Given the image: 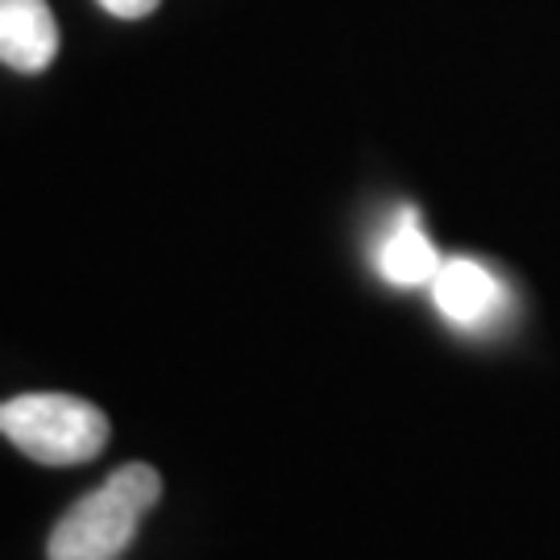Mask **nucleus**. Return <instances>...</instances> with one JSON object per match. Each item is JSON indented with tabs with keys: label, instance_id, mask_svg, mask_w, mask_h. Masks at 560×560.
<instances>
[{
	"label": "nucleus",
	"instance_id": "423d86ee",
	"mask_svg": "<svg viewBox=\"0 0 560 560\" xmlns=\"http://www.w3.org/2000/svg\"><path fill=\"white\" fill-rule=\"evenodd\" d=\"M104 13H113V18H150L154 9H159V0H101Z\"/></svg>",
	"mask_w": 560,
	"mask_h": 560
},
{
	"label": "nucleus",
	"instance_id": "7ed1b4c3",
	"mask_svg": "<svg viewBox=\"0 0 560 560\" xmlns=\"http://www.w3.org/2000/svg\"><path fill=\"white\" fill-rule=\"evenodd\" d=\"M59 55V25L46 0H0V62L38 75Z\"/></svg>",
	"mask_w": 560,
	"mask_h": 560
},
{
	"label": "nucleus",
	"instance_id": "f257e3e1",
	"mask_svg": "<svg viewBox=\"0 0 560 560\" xmlns=\"http://www.w3.org/2000/svg\"><path fill=\"white\" fill-rule=\"evenodd\" d=\"M162 478L150 465H125L101 490L80 499L50 532V560H120L141 520L159 506Z\"/></svg>",
	"mask_w": 560,
	"mask_h": 560
},
{
	"label": "nucleus",
	"instance_id": "20e7f679",
	"mask_svg": "<svg viewBox=\"0 0 560 560\" xmlns=\"http://www.w3.org/2000/svg\"><path fill=\"white\" fill-rule=\"evenodd\" d=\"M432 295H436V307L453 324H481L502 300L499 279L469 258L441 261V270L432 279Z\"/></svg>",
	"mask_w": 560,
	"mask_h": 560
},
{
	"label": "nucleus",
	"instance_id": "39448f33",
	"mask_svg": "<svg viewBox=\"0 0 560 560\" xmlns=\"http://www.w3.org/2000/svg\"><path fill=\"white\" fill-rule=\"evenodd\" d=\"M382 275L395 282V287H432L436 270H441V254L436 245L423 237V229L411 217H402V224L386 237L378 254Z\"/></svg>",
	"mask_w": 560,
	"mask_h": 560
},
{
	"label": "nucleus",
	"instance_id": "f03ea898",
	"mask_svg": "<svg viewBox=\"0 0 560 560\" xmlns=\"http://www.w3.org/2000/svg\"><path fill=\"white\" fill-rule=\"evenodd\" d=\"M0 436L38 465H83L101 457L108 420L75 395H18L0 402Z\"/></svg>",
	"mask_w": 560,
	"mask_h": 560
}]
</instances>
